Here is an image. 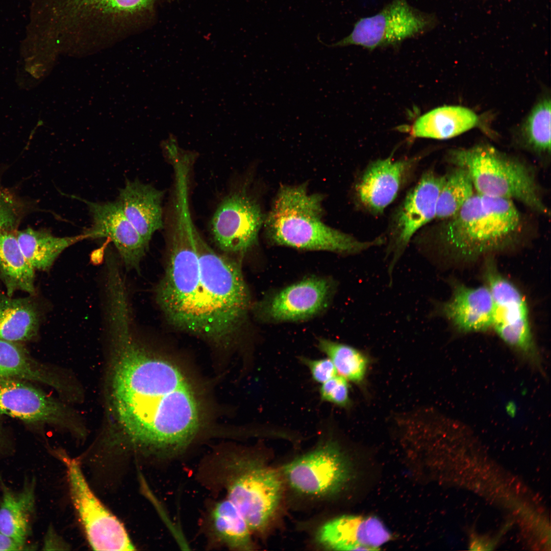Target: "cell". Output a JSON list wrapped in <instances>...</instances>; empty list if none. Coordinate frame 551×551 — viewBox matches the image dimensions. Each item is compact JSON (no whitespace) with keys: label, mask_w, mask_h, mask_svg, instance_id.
I'll use <instances>...</instances> for the list:
<instances>
[{"label":"cell","mask_w":551,"mask_h":551,"mask_svg":"<svg viewBox=\"0 0 551 551\" xmlns=\"http://www.w3.org/2000/svg\"><path fill=\"white\" fill-rule=\"evenodd\" d=\"M135 331L132 323L124 321L108 335L113 434L134 447L160 452L181 449L199 429L198 399L183 372L150 352Z\"/></svg>","instance_id":"cell-1"},{"label":"cell","mask_w":551,"mask_h":551,"mask_svg":"<svg viewBox=\"0 0 551 551\" xmlns=\"http://www.w3.org/2000/svg\"><path fill=\"white\" fill-rule=\"evenodd\" d=\"M524 221L514 202L475 192L459 211L417 241L425 258L435 264L471 261L518 244Z\"/></svg>","instance_id":"cell-2"},{"label":"cell","mask_w":551,"mask_h":551,"mask_svg":"<svg viewBox=\"0 0 551 551\" xmlns=\"http://www.w3.org/2000/svg\"><path fill=\"white\" fill-rule=\"evenodd\" d=\"M322 196L310 194L306 184L282 186L264 219L271 243L306 250L356 255L385 243L384 237L362 241L325 224L322 220Z\"/></svg>","instance_id":"cell-3"},{"label":"cell","mask_w":551,"mask_h":551,"mask_svg":"<svg viewBox=\"0 0 551 551\" xmlns=\"http://www.w3.org/2000/svg\"><path fill=\"white\" fill-rule=\"evenodd\" d=\"M195 242L204 337L213 343L229 344L240 330L250 306L240 263L234 258L215 252L197 230Z\"/></svg>","instance_id":"cell-4"},{"label":"cell","mask_w":551,"mask_h":551,"mask_svg":"<svg viewBox=\"0 0 551 551\" xmlns=\"http://www.w3.org/2000/svg\"><path fill=\"white\" fill-rule=\"evenodd\" d=\"M196 231V228L185 223L168 228V260L156 288V299L171 325L203 337L204 323Z\"/></svg>","instance_id":"cell-5"},{"label":"cell","mask_w":551,"mask_h":551,"mask_svg":"<svg viewBox=\"0 0 551 551\" xmlns=\"http://www.w3.org/2000/svg\"><path fill=\"white\" fill-rule=\"evenodd\" d=\"M447 160L469 173L476 192L518 201L541 214L549 213L534 171L519 159L487 144L449 152Z\"/></svg>","instance_id":"cell-6"},{"label":"cell","mask_w":551,"mask_h":551,"mask_svg":"<svg viewBox=\"0 0 551 551\" xmlns=\"http://www.w3.org/2000/svg\"><path fill=\"white\" fill-rule=\"evenodd\" d=\"M222 481L230 500L251 531L261 532L280 504L283 489L280 473L253 460L231 457L223 463Z\"/></svg>","instance_id":"cell-7"},{"label":"cell","mask_w":551,"mask_h":551,"mask_svg":"<svg viewBox=\"0 0 551 551\" xmlns=\"http://www.w3.org/2000/svg\"><path fill=\"white\" fill-rule=\"evenodd\" d=\"M486 285L494 302L492 329L515 351L540 368V358L531 329L528 306L518 288L488 258L484 269Z\"/></svg>","instance_id":"cell-8"},{"label":"cell","mask_w":551,"mask_h":551,"mask_svg":"<svg viewBox=\"0 0 551 551\" xmlns=\"http://www.w3.org/2000/svg\"><path fill=\"white\" fill-rule=\"evenodd\" d=\"M435 22L433 15L413 7L407 0H392L375 15L358 20L350 33L339 41L327 44L318 40L329 47L354 45L372 50L422 35Z\"/></svg>","instance_id":"cell-9"},{"label":"cell","mask_w":551,"mask_h":551,"mask_svg":"<svg viewBox=\"0 0 551 551\" xmlns=\"http://www.w3.org/2000/svg\"><path fill=\"white\" fill-rule=\"evenodd\" d=\"M283 472L298 493L323 498L339 492L349 481L352 465L340 446L326 440L286 464Z\"/></svg>","instance_id":"cell-10"},{"label":"cell","mask_w":551,"mask_h":551,"mask_svg":"<svg viewBox=\"0 0 551 551\" xmlns=\"http://www.w3.org/2000/svg\"><path fill=\"white\" fill-rule=\"evenodd\" d=\"M444 180V175H439L433 170L425 171L395 210L385 256V259L389 260V286L392 285L394 269L412 237L435 218L438 198Z\"/></svg>","instance_id":"cell-11"},{"label":"cell","mask_w":551,"mask_h":551,"mask_svg":"<svg viewBox=\"0 0 551 551\" xmlns=\"http://www.w3.org/2000/svg\"><path fill=\"white\" fill-rule=\"evenodd\" d=\"M58 454L66 466L72 502L91 547L98 550H134L122 523L91 490L79 462Z\"/></svg>","instance_id":"cell-12"},{"label":"cell","mask_w":551,"mask_h":551,"mask_svg":"<svg viewBox=\"0 0 551 551\" xmlns=\"http://www.w3.org/2000/svg\"><path fill=\"white\" fill-rule=\"evenodd\" d=\"M264 219L259 204L244 187L220 202L211 220V233L225 255L241 256L257 244Z\"/></svg>","instance_id":"cell-13"},{"label":"cell","mask_w":551,"mask_h":551,"mask_svg":"<svg viewBox=\"0 0 551 551\" xmlns=\"http://www.w3.org/2000/svg\"><path fill=\"white\" fill-rule=\"evenodd\" d=\"M419 159L375 160L365 169L355 187L357 202L371 214L382 213L396 198Z\"/></svg>","instance_id":"cell-14"},{"label":"cell","mask_w":551,"mask_h":551,"mask_svg":"<svg viewBox=\"0 0 551 551\" xmlns=\"http://www.w3.org/2000/svg\"><path fill=\"white\" fill-rule=\"evenodd\" d=\"M335 287L325 279H305L271 296L260 306L259 314L265 319L277 322L309 318L327 307Z\"/></svg>","instance_id":"cell-15"},{"label":"cell","mask_w":551,"mask_h":551,"mask_svg":"<svg viewBox=\"0 0 551 551\" xmlns=\"http://www.w3.org/2000/svg\"><path fill=\"white\" fill-rule=\"evenodd\" d=\"M450 298L444 302L432 300L431 318H444L457 331L463 333L483 332L492 329L494 302L486 285L476 287L461 283L452 284Z\"/></svg>","instance_id":"cell-16"},{"label":"cell","mask_w":551,"mask_h":551,"mask_svg":"<svg viewBox=\"0 0 551 551\" xmlns=\"http://www.w3.org/2000/svg\"><path fill=\"white\" fill-rule=\"evenodd\" d=\"M0 413L28 423L66 425L72 417L66 407L24 380L0 379Z\"/></svg>","instance_id":"cell-17"},{"label":"cell","mask_w":551,"mask_h":551,"mask_svg":"<svg viewBox=\"0 0 551 551\" xmlns=\"http://www.w3.org/2000/svg\"><path fill=\"white\" fill-rule=\"evenodd\" d=\"M82 201L87 205L92 219L91 227L85 233L90 238H109L126 269L138 271L148 245L127 218L118 201Z\"/></svg>","instance_id":"cell-18"},{"label":"cell","mask_w":551,"mask_h":551,"mask_svg":"<svg viewBox=\"0 0 551 551\" xmlns=\"http://www.w3.org/2000/svg\"><path fill=\"white\" fill-rule=\"evenodd\" d=\"M391 534L375 516L343 515L324 523L317 534L319 542L335 550H375L388 542Z\"/></svg>","instance_id":"cell-19"},{"label":"cell","mask_w":551,"mask_h":551,"mask_svg":"<svg viewBox=\"0 0 551 551\" xmlns=\"http://www.w3.org/2000/svg\"><path fill=\"white\" fill-rule=\"evenodd\" d=\"M164 191L138 180H126L118 201L127 218L149 245L153 234L164 228Z\"/></svg>","instance_id":"cell-20"},{"label":"cell","mask_w":551,"mask_h":551,"mask_svg":"<svg viewBox=\"0 0 551 551\" xmlns=\"http://www.w3.org/2000/svg\"><path fill=\"white\" fill-rule=\"evenodd\" d=\"M0 531L25 546L31 531L35 508V482L26 481L21 490L15 493L1 482Z\"/></svg>","instance_id":"cell-21"},{"label":"cell","mask_w":551,"mask_h":551,"mask_svg":"<svg viewBox=\"0 0 551 551\" xmlns=\"http://www.w3.org/2000/svg\"><path fill=\"white\" fill-rule=\"evenodd\" d=\"M478 123V116L467 108L443 106L420 116L413 124L411 135L418 138L446 139L474 128Z\"/></svg>","instance_id":"cell-22"},{"label":"cell","mask_w":551,"mask_h":551,"mask_svg":"<svg viewBox=\"0 0 551 551\" xmlns=\"http://www.w3.org/2000/svg\"><path fill=\"white\" fill-rule=\"evenodd\" d=\"M17 229L0 232V278L12 296L17 290L35 293V269L22 252L17 238Z\"/></svg>","instance_id":"cell-23"},{"label":"cell","mask_w":551,"mask_h":551,"mask_svg":"<svg viewBox=\"0 0 551 551\" xmlns=\"http://www.w3.org/2000/svg\"><path fill=\"white\" fill-rule=\"evenodd\" d=\"M17 238L22 252L33 268L46 271L51 268L65 249L90 237L86 233L74 236L57 237L44 229L28 228L17 230Z\"/></svg>","instance_id":"cell-24"},{"label":"cell","mask_w":551,"mask_h":551,"mask_svg":"<svg viewBox=\"0 0 551 551\" xmlns=\"http://www.w3.org/2000/svg\"><path fill=\"white\" fill-rule=\"evenodd\" d=\"M39 322L38 310L31 298L0 293V339L17 343L30 340L37 335Z\"/></svg>","instance_id":"cell-25"},{"label":"cell","mask_w":551,"mask_h":551,"mask_svg":"<svg viewBox=\"0 0 551 551\" xmlns=\"http://www.w3.org/2000/svg\"><path fill=\"white\" fill-rule=\"evenodd\" d=\"M14 378L46 384L57 390L63 384L57 374L37 362L17 342L0 339V379Z\"/></svg>","instance_id":"cell-26"},{"label":"cell","mask_w":551,"mask_h":551,"mask_svg":"<svg viewBox=\"0 0 551 551\" xmlns=\"http://www.w3.org/2000/svg\"><path fill=\"white\" fill-rule=\"evenodd\" d=\"M212 530L218 540L233 549L253 547L251 530L236 506L228 498L217 503L211 514Z\"/></svg>","instance_id":"cell-27"},{"label":"cell","mask_w":551,"mask_h":551,"mask_svg":"<svg viewBox=\"0 0 551 551\" xmlns=\"http://www.w3.org/2000/svg\"><path fill=\"white\" fill-rule=\"evenodd\" d=\"M318 347L331 360L339 375L356 384L363 382L369 364L368 357L363 351L324 338L318 339Z\"/></svg>","instance_id":"cell-28"},{"label":"cell","mask_w":551,"mask_h":551,"mask_svg":"<svg viewBox=\"0 0 551 551\" xmlns=\"http://www.w3.org/2000/svg\"><path fill=\"white\" fill-rule=\"evenodd\" d=\"M475 192L468 171L455 166L444 175L438 196L435 219L442 220L456 214Z\"/></svg>","instance_id":"cell-29"},{"label":"cell","mask_w":551,"mask_h":551,"mask_svg":"<svg viewBox=\"0 0 551 551\" xmlns=\"http://www.w3.org/2000/svg\"><path fill=\"white\" fill-rule=\"evenodd\" d=\"M525 142L539 155L550 153V100L544 98L533 108L523 127Z\"/></svg>","instance_id":"cell-30"},{"label":"cell","mask_w":551,"mask_h":551,"mask_svg":"<svg viewBox=\"0 0 551 551\" xmlns=\"http://www.w3.org/2000/svg\"><path fill=\"white\" fill-rule=\"evenodd\" d=\"M319 394L322 401L339 407L348 408L351 405L348 381L339 375L321 384Z\"/></svg>","instance_id":"cell-31"},{"label":"cell","mask_w":551,"mask_h":551,"mask_svg":"<svg viewBox=\"0 0 551 551\" xmlns=\"http://www.w3.org/2000/svg\"><path fill=\"white\" fill-rule=\"evenodd\" d=\"M300 360L308 367L316 383L321 384L337 374L335 366L329 358L312 359L303 357Z\"/></svg>","instance_id":"cell-32"},{"label":"cell","mask_w":551,"mask_h":551,"mask_svg":"<svg viewBox=\"0 0 551 551\" xmlns=\"http://www.w3.org/2000/svg\"><path fill=\"white\" fill-rule=\"evenodd\" d=\"M106 10L133 12L147 7L153 0H87Z\"/></svg>","instance_id":"cell-33"},{"label":"cell","mask_w":551,"mask_h":551,"mask_svg":"<svg viewBox=\"0 0 551 551\" xmlns=\"http://www.w3.org/2000/svg\"><path fill=\"white\" fill-rule=\"evenodd\" d=\"M24 547L0 531V550H19Z\"/></svg>","instance_id":"cell-34"},{"label":"cell","mask_w":551,"mask_h":551,"mask_svg":"<svg viewBox=\"0 0 551 551\" xmlns=\"http://www.w3.org/2000/svg\"><path fill=\"white\" fill-rule=\"evenodd\" d=\"M61 544V541L54 532L48 531L44 540V549H54V547L62 546Z\"/></svg>","instance_id":"cell-35"}]
</instances>
